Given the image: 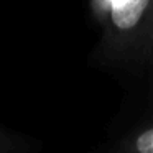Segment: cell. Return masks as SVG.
I'll list each match as a JSON object with an SVG mask.
<instances>
[{
  "label": "cell",
  "instance_id": "obj_4",
  "mask_svg": "<svg viewBox=\"0 0 153 153\" xmlns=\"http://www.w3.org/2000/svg\"><path fill=\"white\" fill-rule=\"evenodd\" d=\"M89 7H91V15H92L94 22L100 27L105 20L109 0H89Z\"/></svg>",
  "mask_w": 153,
  "mask_h": 153
},
{
  "label": "cell",
  "instance_id": "obj_2",
  "mask_svg": "<svg viewBox=\"0 0 153 153\" xmlns=\"http://www.w3.org/2000/svg\"><path fill=\"white\" fill-rule=\"evenodd\" d=\"M110 150L115 153H153V110L130 132H127Z\"/></svg>",
  "mask_w": 153,
  "mask_h": 153
},
{
  "label": "cell",
  "instance_id": "obj_5",
  "mask_svg": "<svg viewBox=\"0 0 153 153\" xmlns=\"http://www.w3.org/2000/svg\"><path fill=\"white\" fill-rule=\"evenodd\" d=\"M142 74H145L146 79L150 82V91L153 94V41H152V46H150V51H148V56H146V61H145V66L142 69Z\"/></svg>",
  "mask_w": 153,
  "mask_h": 153
},
{
  "label": "cell",
  "instance_id": "obj_1",
  "mask_svg": "<svg viewBox=\"0 0 153 153\" xmlns=\"http://www.w3.org/2000/svg\"><path fill=\"white\" fill-rule=\"evenodd\" d=\"M94 56L102 66L142 74L153 41V0H109Z\"/></svg>",
  "mask_w": 153,
  "mask_h": 153
},
{
  "label": "cell",
  "instance_id": "obj_3",
  "mask_svg": "<svg viewBox=\"0 0 153 153\" xmlns=\"http://www.w3.org/2000/svg\"><path fill=\"white\" fill-rule=\"evenodd\" d=\"M23 148H27V142L23 138L0 128V153L18 152V150H23Z\"/></svg>",
  "mask_w": 153,
  "mask_h": 153
}]
</instances>
